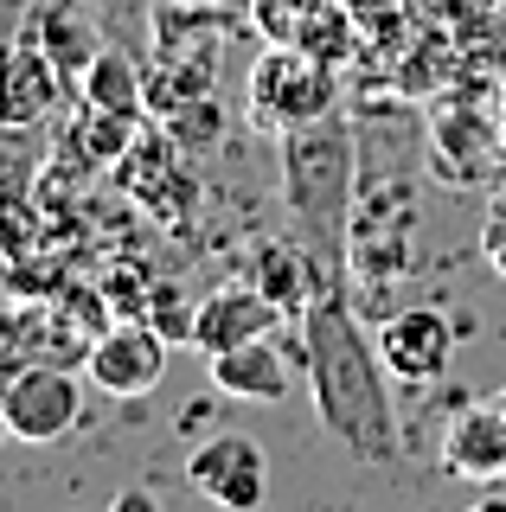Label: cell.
Instances as JSON below:
<instances>
[{
	"mask_svg": "<svg viewBox=\"0 0 506 512\" xmlns=\"http://www.w3.org/2000/svg\"><path fill=\"white\" fill-rule=\"evenodd\" d=\"M302 359H308L321 429L353 461L391 468V461L404 455L398 410H391V391H385L391 372H385V359H378V340L359 333L353 301H346L340 288H314V301L302 308Z\"/></svg>",
	"mask_w": 506,
	"mask_h": 512,
	"instance_id": "cell-1",
	"label": "cell"
},
{
	"mask_svg": "<svg viewBox=\"0 0 506 512\" xmlns=\"http://www.w3.org/2000/svg\"><path fill=\"white\" fill-rule=\"evenodd\" d=\"M282 199H289L295 244L314 263V282L346 295L353 205H359V141H353V122L340 109L282 135Z\"/></svg>",
	"mask_w": 506,
	"mask_h": 512,
	"instance_id": "cell-2",
	"label": "cell"
},
{
	"mask_svg": "<svg viewBox=\"0 0 506 512\" xmlns=\"http://www.w3.org/2000/svg\"><path fill=\"white\" fill-rule=\"evenodd\" d=\"M340 109V90H334V64L302 52V45H276V52L257 58V71H250V116L263 128H276V135H289V128L302 122H321Z\"/></svg>",
	"mask_w": 506,
	"mask_h": 512,
	"instance_id": "cell-3",
	"label": "cell"
},
{
	"mask_svg": "<svg viewBox=\"0 0 506 512\" xmlns=\"http://www.w3.org/2000/svg\"><path fill=\"white\" fill-rule=\"evenodd\" d=\"M0 416H7V436L20 442H58L84 416V391L65 365H26L0 384Z\"/></svg>",
	"mask_w": 506,
	"mask_h": 512,
	"instance_id": "cell-4",
	"label": "cell"
},
{
	"mask_svg": "<svg viewBox=\"0 0 506 512\" xmlns=\"http://www.w3.org/2000/svg\"><path fill=\"white\" fill-rule=\"evenodd\" d=\"M186 480L218 512H263V500H270V461H263V448L250 436H237V429L199 442L186 455Z\"/></svg>",
	"mask_w": 506,
	"mask_h": 512,
	"instance_id": "cell-5",
	"label": "cell"
},
{
	"mask_svg": "<svg viewBox=\"0 0 506 512\" xmlns=\"http://www.w3.org/2000/svg\"><path fill=\"white\" fill-rule=\"evenodd\" d=\"M58 90H65V71L52 64V52L33 39V32H7L0 39V128H33L52 116Z\"/></svg>",
	"mask_w": 506,
	"mask_h": 512,
	"instance_id": "cell-6",
	"label": "cell"
},
{
	"mask_svg": "<svg viewBox=\"0 0 506 512\" xmlns=\"http://www.w3.org/2000/svg\"><path fill=\"white\" fill-rule=\"evenodd\" d=\"M378 359L398 384H436L455 359V327L442 308H398L378 327Z\"/></svg>",
	"mask_w": 506,
	"mask_h": 512,
	"instance_id": "cell-7",
	"label": "cell"
},
{
	"mask_svg": "<svg viewBox=\"0 0 506 512\" xmlns=\"http://www.w3.org/2000/svg\"><path fill=\"white\" fill-rule=\"evenodd\" d=\"M167 372V340L148 320H116L97 346H90V384L109 397H148Z\"/></svg>",
	"mask_w": 506,
	"mask_h": 512,
	"instance_id": "cell-8",
	"label": "cell"
},
{
	"mask_svg": "<svg viewBox=\"0 0 506 512\" xmlns=\"http://www.w3.org/2000/svg\"><path fill=\"white\" fill-rule=\"evenodd\" d=\"M282 320V308L263 295L257 282L244 288H218V295L199 301V320H193V346L212 359V352H231L244 340H270V327Z\"/></svg>",
	"mask_w": 506,
	"mask_h": 512,
	"instance_id": "cell-9",
	"label": "cell"
},
{
	"mask_svg": "<svg viewBox=\"0 0 506 512\" xmlns=\"http://www.w3.org/2000/svg\"><path fill=\"white\" fill-rule=\"evenodd\" d=\"M442 468L455 480H506V404H468L442 436Z\"/></svg>",
	"mask_w": 506,
	"mask_h": 512,
	"instance_id": "cell-10",
	"label": "cell"
},
{
	"mask_svg": "<svg viewBox=\"0 0 506 512\" xmlns=\"http://www.w3.org/2000/svg\"><path fill=\"white\" fill-rule=\"evenodd\" d=\"M212 384L244 404H282L289 397V365L270 340H244L231 352H212Z\"/></svg>",
	"mask_w": 506,
	"mask_h": 512,
	"instance_id": "cell-11",
	"label": "cell"
},
{
	"mask_svg": "<svg viewBox=\"0 0 506 512\" xmlns=\"http://www.w3.org/2000/svg\"><path fill=\"white\" fill-rule=\"evenodd\" d=\"M250 282H257L282 314H302L308 301H314V288H321V282H314V263H308L302 244H257Z\"/></svg>",
	"mask_w": 506,
	"mask_h": 512,
	"instance_id": "cell-12",
	"label": "cell"
},
{
	"mask_svg": "<svg viewBox=\"0 0 506 512\" xmlns=\"http://www.w3.org/2000/svg\"><path fill=\"white\" fill-rule=\"evenodd\" d=\"M33 39L52 52V64L65 71V84L84 77L90 58H97V39H90V26L77 20V0H45V7L33 13Z\"/></svg>",
	"mask_w": 506,
	"mask_h": 512,
	"instance_id": "cell-13",
	"label": "cell"
},
{
	"mask_svg": "<svg viewBox=\"0 0 506 512\" xmlns=\"http://www.w3.org/2000/svg\"><path fill=\"white\" fill-rule=\"evenodd\" d=\"M84 103L97 109V116L135 122V109H141V71L122 52H97V58H90V71H84Z\"/></svg>",
	"mask_w": 506,
	"mask_h": 512,
	"instance_id": "cell-14",
	"label": "cell"
},
{
	"mask_svg": "<svg viewBox=\"0 0 506 512\" xmlns=\"http://www.w3.org/2000/svg\"><path fill=\"white\" fill-rule=\"evenodd\" d=\"M141 320H148V327L161 333L167 346H180V340H193V320H199V308H193V301H186L173 282H154V288H148V314H141Z\"/></svg>",
	"mask_w": 506,
	"mask_h": 512,
	"instance_id": "cell-15",
	"label": "cell"
},
{
	"mask_svg": "<svg viewBox=\"0 0 506 512\" xmlns=\"http://www.w3.org/2000/svg\"><path fill=\"white\" fill-rule=\"evenodd\" d=\"M481 250H487V263H494V269H500V276H506V212H500L494 224H487V237H481Z\"/></svg>",
	"mask_w": 506,
	"mask_h": 512,
	"instance_id": "cell-16",
	"label": "cell"
},
{
	"mask_svg": "<svg viewBox=\"0 0 506 512\" xmlns=\"http://www.w3.org/2000/svg\"><path fill=\"white\" fill-rule=\"evenodd\" d=\"M109 512H161V506H154L141 487H129V493H116V500H109Z\"/></svg>",
	"mask_w": 506,
	"mask_h": 512,
	"instance_id": "cell-17",
	"label": "cell"
},
{
	"mask_svg": "<svg viewBox=\"0 0 506 512\" xmlns=\"http://www.w3.org/2000/svg\"><path fill=\"white\" fill-rule=\"evenodd\" d=\"M26 26V0H0V39Z\"/></svg>",
	"mask_w": 506,
	"mask_h": 512,
	"instance_id": "cell-18",
	"label": "cell"
},
{
	"mask_svg": "<svg viewBox=\"0 0 506 512\" xmlns=\"http://www.w3.org/2000/svg\"><path fill=\"white\" fill-rule=\"evenodd\" d=\"M468 512H506V500H500V493H487V500H474Z\"/></svg>",
	"mask_w": 506,
	"mask_h": 512,
	"instance_id": "cell-19",
	"label": "cell"
},
{
	"mask_svg": "<svg viewBox=\"0 0 506 512\" xmlns=\"http://www.w3.org/2000/svg\"><path fill=\"white\" fill-rule=\"evenodd\" d=\"M500 404H506V391H500Z\"/></svg>",
	"mask_w": 506,
	"mask_h": 512,
	"instance_id": "cell-20",
	"label": "cell"
}]
</instances>
